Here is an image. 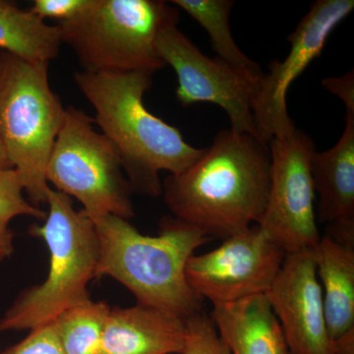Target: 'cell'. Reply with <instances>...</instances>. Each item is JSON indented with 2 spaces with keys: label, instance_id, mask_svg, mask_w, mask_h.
I'll return each mask as SVG.
<instances>
[{
  "label": "cell",
  "instance_id": "cell-1",
  "mask_svg": "<svg viewBox=\"0 0 354 354\" xmlns=\"http://www.w3.org/2000/svg\"><path fill=\"white\" fill-rule=\"evenodd\" d=\"M270 185L269 145L230 128L216 133L193 164L162 186L174 218L209 239H227L259 223Z\"/></svg>",
  "mask_w": 354,
  "mask_h": 354
},
{
  "label": "cell",
  "instance_id": "cell-2",
  "mask_svg": "<svg viewBox=\"0 0 354 354\" xmlns=\"http://www.w3.org/2000/svg\"><path fill=\"white\" fill-rule=\"evenodd\" d=\"M149 72L79 71L74 80L95 111V123L113 144L132 190L157 197L162 171L177 174L200 157L178 128L150 113L144 95L153 85Z\"/></svg>",
  "mask_w": 354,
  "mask_h": 354
},
{
  "label": "cell",
  "instance_id": "cell-3",
  "mask_svg": "<svg viewBox=\"0 0 354 354\" xmlns=\"http://www.w3.org/2000/svg\"><path fill=\"white\" fill-rule=\"evenodd\" d=\"M94 223L99 239L95 278L111 277L131 291L137 304L184 320L202 311L203 299L188 285L185 269L195 250L211 239L176 218H164L157 236L142 234L120 216Z\"/></svg>",
  "mask_w": 354,
  "mask_h": 354
},
{
  "label": "cell",
  "instance_id": "cell-4",
  "mask_svg": "<svg viewBox=\"0 0 354 354\" xmlns=\"http://www.w3.org/2000/svg\"><path fill=\"white\" fill-rule=\"evenodd\" d=\"M48 212L43 225L30 234L43 239L50 253V269L41 285L25 290L0 318V333L32 330L50 324L64 310L88 298L87 286L95 278L99 239L95 223L71 198L50 188Z\"/></svg>",
  "mask_w": 354,
  "mask_h": 354
},
{
  "label": "cell",
  "instance_id": "cell-5",
  "mask_svg": "<svg viewBox=\"0 0 354 354\" xmlns=\"http://www.w3.org/2000/svg\"><path fill=\"white\" fill-rule=\"evenodd\" d=\"M66 109L51 90L48 62L0 53V140L28 200L46 204V167Z\"/></svg>",
  "mask_w": 354,
  "mask_h": 354
},
{
  "label": "cell",
  "instance_id": "cell-6",
  "mask_svg": "<svg viewBox=\"0 0 354 354\" xmlns=\"http://www.w3.org/2000/svg\"><path fill=\"white\" fill-rule=\"evenodd\" d=\"M178 21V9L165 1L93 0L87 10L57 27L83 71L153 74L165 67L156 48L158 34Z\"/></svg>",
  "mask_w": 354,
  "mask_h": 354
},
{
  "label": "cell",
  "instance_id": "cell-7",
  "mask_svg": "<svg viewBox=\"0 0 354 354\" xmlns=\"http://www.w3.org/2000/svg\"><path fill=\"white\" fill-rule=\"evenodd\" d=\"M94 123L81 109L66 108L46 167V181L81 203L93 223L106 216L128 221L134 216L131 185L113 144L95 131Z\"/></svg>",
  "mask_w": 354,
  "mask_h": 354
},
{
  "label": "cell",
  "instance_id": "cell-8",
  "mask_svg": "<svg viewBox=\"0 0 354 354\" xmlns=\"http://www.w3.org/2000/svg\"><path fill=\"white\" fill-rule=\"evenodd\" d=\"M268 145L271 185L264 214L256 225L286 254L311 250L322 236L311 172L315 144L309 135L295 127Z\"/></svg>",
  "mask_w": 354,
  "mask_h": 354
},
{
  "label": "cell",
  "instance_id": "cell-9",
  "mask_svg": "<svg viewBox=\"0 0 354 354\" xmlns=\"http://www.w3.org/2000/svg\"><path fill=\"white\" fill-rule=\"evenodd\" d=\"M177 23L165 26L156 41L158 57L176 72L177 102L183 108L197 102L215 104L227 114L232 129L260 139L253 106L264 73L258 75L218 57H207L177 28Z\"/></svg>",
  "mask_w": 354,
  "mask_h": 354
},
{
  "label": "cell",
  "instance_id": "cell-10",
  "mask_svg": "<svg viewBox=\"0 0 354 354\" xmlns=\"http://www.w3.org/2000/svg\"><path fill=\"white\" fill-rule=\"evenodd\" d=\"M286 253L258 225L223 239V244L186 265L188 285L213 305L232 304L266 295L283 266Z\"/></svg>",
  "mask_w": 354,
  "mask_h": 354
},
{
  "label": "cell",
  "instance_id": "cell-11",
  "mask_svg": "<svg viewBox=\"0 0 354 354\" xmlns=\"http://www.w3.org/2000/svg\"><path fill=\"white\" fill-rule=\"evenodd\" d=\"M353 8V0H318L288 35L290 53L281 62L272 60L269 64L254 102V121L263 142L268 144L295 127L286 104L291 84L314 59L320 57L330 34Z\"/></svg>",
  "mask_w": 354,
  "mask_h": 354
},
{
  "label": "cell",
  "instance_id": "cell-12",
  "mask_svg": "<svg viewBox=\"0 0 354 354\" xmlns=\"http://www.w3.org/2000/svg\"><path fill=\"white\" fill-rule=\"evenodd\" d=\"M266 297L291 354H333L311 250L286 254Z\"/></svg>",
  "mask_w": 354,
  "mask_h": 354
},
{
  "label": "cell",
  "instance_id": "cell-13",
  "mask_svg": "<svg viewBox=\"0 0 354 354\" xmlns=\"http://www.w3.org/2000/svg\"><path fill=\"white\" fill-rule=\"evenodd\" d=\"M186 324L180 317L136 304L109 310L99 354H180Z\"/></svg>",
  "mask_w": 354,
  "mask_h": 354
},
{
  "label": "cell",
  "instance_id": "cell-14",
  "mask_svg": "<svg viewBox=\"0 0 354 354\" xmlns=\"http://www.w3.org/2000/svg\"><path fill=\"white\" fill-rule=\"evenodd\" d=\"M346 113L341 138L330 150L314 153L311 172L317 221L328 230L354 232V111Z\"/></svg>",
  "mask_w": 354,
  "mask_h": 354
},
{
  "label": "cell",
  "instance_id": "cell-15",
  "mask_svg": "<svg viewBox=\"0 0 354 354\" xmlns=\"http://www.w3.org/2000/svg\"><path fill=\"white\" fill-rule=\"evenodd\" d=\"M209 317L232 354H291L265 295L213 305Z\"/></svg>",
  "mask_w": 354,
  "mask_h": 354
},
{
  "label": "cell",
  "instance_id": "cell-16",
  "mask_svg": "<svg viewBox=\"0 0 354 354\" xmlns=\"http://www.w3.org/2000/svg\"><path fill=\"white\" fill-rule=\"evenodd\" d=\"M330 341L354 330V248L328 234L311 249Z\"/></svg>",
  "mask_w": 354,
  "mask_h": 354
},
{
  "label": "cell",
  "instance_id": "cell-17",
  "mask_svg": "<svg viewBox=\"0 0 354 354\" xmlns=\"http://www.w3.org/2000/svg\"><path fill=\"white\" fill-rule=\"evenodd\" d=\"M59 28L0 0V48L31 62H50L62 48Z\"/></svg>",
  "mask_w": 354,
  "mask_h": 354
},
{
  "label": "cell",
  "instance_id": "cell-18",
  "mask_svg": "<svg viewBox=\"0 0 354 354\" xmlns=\"http://www.w3.org/2000/svg\"><path fill=\"white\" fill-rule=\"evenodd\" d=\"M172 6L189 14L208 32L216 57L237 68L262 75L260 65L242 53L230 31L232 0H172Z\"/></svg>",
  "mask_w": 354,
  "mask_h": 354
},
{
  "label": "cell",
  "instance_id": "cell-19",
  "mask_svg": "<svg viewBox=\"0 0 354 354\" xmlns=\"http://www.w3.org/2000/svg\"><path fill=\"white\" fill-rule=\"evenodd\" d=\"M111 307L90 297L69 307L51 322L64 354H99Z\"/></svg>",
  "mask_w": 354,
  "mask_h": 354
},
{
  "label": "cell",
  "instance_id": "cell-20",
  "mask_svg": "<svg viewBox=\"0 0 354 354\" xmlns=\"http://www.w3.org/2000/svg\"><path fill=\"white\" fill-rule=\"evenodd\" d=\"M19 174L12 167L0 169V223L9 225L21 216L44 221L46 212L26 199Z\"/></svg>",
  "mask_w": 354,
  "mask_h": 354
},
{
  "label": "cell",
  "instance_id": "cell-21",
  "mask_svg": "<svg viewBox=\"0 0 354 354\" xmlns=\"http://www.w3.org/2000/svg\"><path fill=\"white\" fill-rule=\"evenodd\" d=\"M185 342L180 354H232L211 317L203 311L186 319Z\"/></svg>",
  "mask_w": 354,
  "mask_h": 354
},
{
  "label": "cell",
  "instance_id": "cell-22",
  "mask_svg": "<svg viewBox=\"0 0 354 354\" xmlns=\"http://www.w3.org/2000/svg\"><path fill=\"white\" fill-rule=\"evenodd\" d=\"M0 354H64L53 324L31 330L27 337Z\"/></svg>",
  "mask_w": 354,
  "mask_h": 354
},
{
  "label": "cell",
  "instance_id": "cell-23",
  "mask_svg": "<svg viewBox=\"0 0 354 354\" xmlns=\"http://www.w3.org/2000/svg\"><path fill=\"white\" fill-rule=\"evenodd\" d=\"M93 0H35L30 11L39 19H55L57 23L74 19L87 10Z\"/></svg>",
  "mask_w": 354,
  "mask_h": 354
},
{
  "label": "cell",
  "instance_id": "cell-24",
  "mask_svg": "<svg viewBox=\"0 0 354 354\" xmlns=\"http://www.w3.org/2000/svg\"><path fill=\"white\" fill-rule=\"evenodd\" d=\"M322 86L342 100L346 106V111H354L353 69L342 76L323 79Z\"/></svg>",
  "mask_w": 354,
  "mask_h": 354
},
{
  "label": "cell",
  "instance_id": "cell-25",
  "mask_svg": "<svg viewBox=\"0 0 354 354\" xmlns=\"http://www.w3.org/2000/svg\"><path fill=\"white\" fill-rule=\"evenodd\" d=\"M13 237L14 234L9 228V225L0 223V262L10 257L13 253Z\"/></svg>",
  "mask_w": 354,
  "mask_h": 354
},
{
  "label": "cell",
  "instance_id": "cell-26",
  "mask_svg": "<svg viewBox=\"0 0 354 354\" xmlns=\"http://www.w3.org/2000/svg\"><path fill=\"white\" fill-rule=\"evenodd\" d=\"M333 354H354V330L333 342Z\"/></svg>",
  "mask_w": 354,
  "mask_h": 354
},
{
  "label": "cell",
  "instance_id": "cell-27",
  "mask_svg": "<svg viewBox=\"0 0 354 354\" xmlns=\"http://www.w3.org/2000/svg\"><path fill=\"white\" fill-rule=\"evenodd\" d=\"M9 167H12L9 164L6 151H4L3 145H2L1 140H0V169H9Z\"/></svg>",
  "mask_w": 354,
  "mask_h": 354
}]
</instances>
